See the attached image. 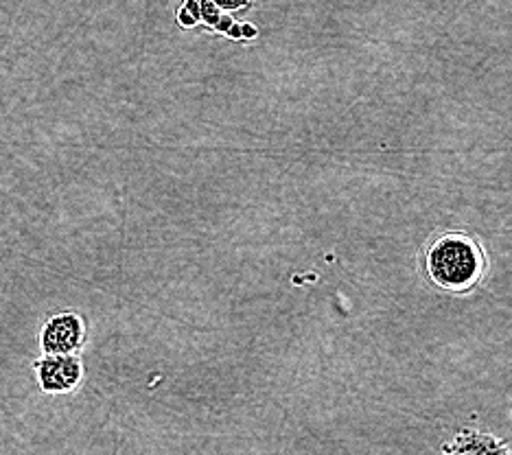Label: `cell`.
Wrapping results in <instances>:
<instances>
[{
    "label": "cell",
    "mask_w": 512,
    "mask_h": 455,
    "mask_svg": "<svg viewBox=\"0 0 512 455\" xmlns=\"http://www.w3.org/2000/svg\"><path fill=\"white\" fill-rule=\"evenodd\" d=\"M219 11H237L250 5V0H211Z\"/></svg>",
    "instance_id": "obj_6"
},
{
    "label": "cell",
    "mask_w": 512,
    "mask_h": 455,
    "mask_svg": "<svg viewBox=\"0 0 512 455\" xmlns=\"http://www.w3.org/2000/svg\"><path fill=\"white\" fill-rule=\"evenodd\" d=\"M178 22L182 27H193L197 22H206L211 29L230 33L232 38H252L256 33L252 27H239L232 22L230 18H226L221 11L211 3V0H184L182 9L178 11Z\"/></svg>",
    "instance_id": "obj_4"
},
{
    "label": "cell",
    "mask_w": 512,
    "mask_h": 455,
    "mask_svg": "<svg viewBox=\"0 0 512 455\" xmlns=\"http://www.w3.org/2000/svg\"><path fill=\"white\" fill-rule=\"evenodd\" d=\"M86 342V324L77 313H57L42 326L40 344L46 355H75Z\"/></svg>",
    "instance_id": "obj_2"
},
{
    "label": "cell",
    "mask_w": 512,
    "mask_h": 455,
    "mask_svg": "<svg viewBox=\"0 0 512 455\" xmlns=\"http://www.w3.org/2000/svg\"><path fill=\"white\" fill-rule=\"evenodd\" d=\"M38 379L44 392L49 394H64L75 390L84 368L77 355H46L36 364Z\"/></svg>",
    "instance_id": "obj_3"
},
{
    "label": "cell",
    "mask_w": 512,
    "mask_h": 455,
    "mask_svg": "<svg viewBox=\"0 0 512 455\" xmlns=\"http://www.w3.org/2000/svg\"><path fill=\"white\" fill-rule=\"evenodd\" d=\"M442 455H512L502 438L480 429H462L447 445L440 449Z\"/></svg>",
    "instance_id": "obj_5"
},
{
    "label": "cell",
    "mask_w": 512,
    "mask_h": 455,
    "mask_svg": "<svg viewBox=\"0 0 512 455\" xmlns=\"http://www.w3.org/2000/svg\"><path fill=\"white\" fill-rule=\"evenodd\" d=\"M425 272L440 289L464 294L480 283L486 272L482 245L464 232H445L429 243Z\"/></svg>",
    "instance_id": "obj_1"
}]
</instances>
